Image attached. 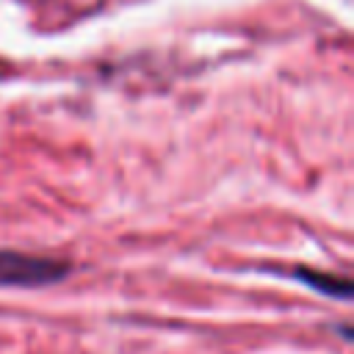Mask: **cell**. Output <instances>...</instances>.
Instances as JSON below:
<instances>
[{"label":"cell","mask_w":354,"mask_h":354,"mask_svg":"<svg viewBox=\"0 0 354 354\" xmlns=\"http://www.w3.org/2000/svg\"><path fill=\"white\" fill-rule=\"evenodd\" d=\"M72 266L66 260L0 249V288H44L66 279Z\"/></svg>","instance_id":"cell-1"},{"label":"cell","mask_w":354,"mask_h":354,"mask_svg":"<svg viewBox=\"0 0 354 354\" xmlns=\"http://www.w3.org/2000/svg\"><path fill=\"white\" fill-rule=\"evenodd\" d=\"M293 279H299L301 285L313 288L315 293H324L329 299H340V301H348L351 299V279L346 277H337V274H326V271H318V268H307V266H299L290 271Z\"/></svg>","instance_id":"cell-2"}]
</instances>
